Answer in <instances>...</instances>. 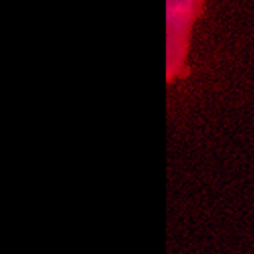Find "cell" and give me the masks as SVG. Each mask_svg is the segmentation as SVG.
Returning <instances> with one entry per match:
<instances>
[{
	"label": "cell",
	"mask_w": 254,
	"mask_h": 254,
	"mask_svg": "<svg viewBox=\"0 0 254 254\" xmlns=\"http://www.w3.org/2000/svg\"><path fill=\"white\" fill-rule=\"evenodd\" d=\"M203 9V0H166V70L168 79L180 76L189 50L190 31Z\"/></svg>",
	"instance_id": "cell-1"
}]
</instances>
